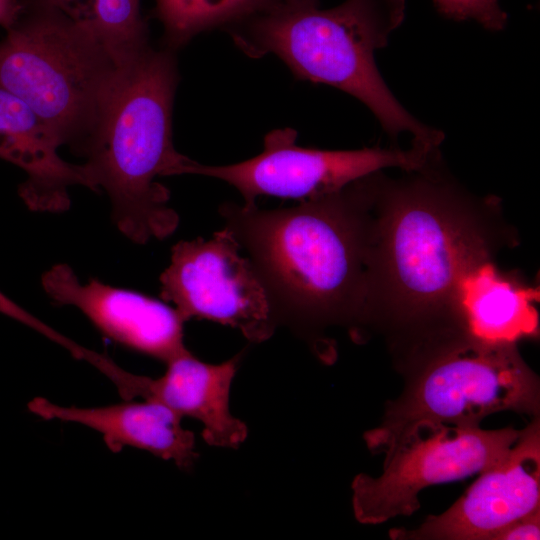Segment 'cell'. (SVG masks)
Wrapping results in <instances>:
<instances>
[{
    "mask_svg": "<svg viewBox=\"0 0 540 540\" xmlns=\"http://www.w3.org/2000/svg\"><path fill=\"white\" fill-rule=\"evenodd\" d=\"M437 156L400 179L374 174L364 321L448 317L461 326L465 279L514 238L497 200L464 190Z\"/></svg>",
    "mask_w": 540,
    "mask_h": 540,
    "instance_id": "obj_1",
    "label": "cell"
},
{
    "mask_svg": "<svg viewBox=\"0 0 540 540\" xmlns=\"http://www.w3.org/2000/svg\"><path fill=\"white\" fill-rule=\"evenodd\" d=\"M372 193L373 174L294 207H219L249 254L277 325L313 345L329 325L364 322Z\"/></svg>",
    "mask_w": 540,
    "mask_h": 540,
    "instance_id": "obj_2",
    "label": "cell"
},
{
    "mask_svg": "<svg viewBox=\"0 0 540 540\" xmlns=\"http://www.w3.org/2000/svg\"><path fill=\"white\" fill-rule=\"evenodd\" d=\"M178 75L169 50L150 45L122 68L92 135L78 154L87 188L104 190L119 231L137 244L165 239L178 227L170 192L156 179L187 174L192 159L172 140Z\"/></svg>",
    "mask_w": 540,
    "mask_h": 540,
    "instance_id": "obj_3",
    "label": "cell"
},
{
    "mask_svg": "<svg viewBox=\"0 0 540 540\" xmlns=\"http://www.w3.org/2000/svg\"><path fill=\"white\" fill-rule=\"evenodd\" d=\"M405 0H345L330 9L278 0L229 26L248 56L275 54L296 77L336 87L364 103L390 136L438 147L443 133L413 117L394 97L375 63L405 17Z\"/></svg>",
    "mask_w": 540,
    "mask_h": 540,
    "instance_id": "obj_4",
    "label": "cell"
},
{
    "mask_svg": "<svg viewBox=\"0 0 540 540\" xmlns=\"http://www.w3.org/2000/svg\"><path fill=\"white\" fill-rule=\"evenodd\" d=\"M0 41V86L77 154L97 127L122 68L86 26L44 0H19Z\"/></svg>",
    "mask_w": 540,
    "mask_h": 540,
    "instance_id": "obj_5",
    "label": "cell"
},
{
    "mask_svg": "<svg viewBox=\"0 0 540 540\" xmlns=\"http://www.w3.org/2000/svg\"><path fill=\"white\" fill-rule=\"evenodd\" d=\"M538 376L516 343H486L468 336L441 347L386 403L382 423L364 433L367 448L387 454L422 427L479 426L487 416L513 411L537 417Z\"/></svg>",
    "mask_w": 540,
    "mask_h": 540,
    "instance_id": "obj_6",
    "label": "cell"
},
{
    "mask_svg": "<svg viewBox=\"0 0 540 540\" xmlns=\"http://www.w3.org/2000/svg\"><path fill=\"white\" fill-rule=\"evenodd\" d=\"M521 430L479 426L422 427L385 454L383 471L357 474L351 484L352 508L361 524L376 525L420 508L419 493L431 485L480 474L496 465Z\"/></svg>",
    "mask_w": 540,
    "mask_h": 540,
    "instance_id": "obj_7",
    "label": "cell"
},
{
    "mask_svg": "<svg viewBox=\"0 0 540 540\" xmlns=\"http://www.w3.org/2000/svg\"><path fill=\"white\" fill-rule=\"evenodd\" d=\"M292 128L276 129L264 138L263 151L240 163L211 166L193 160L187 174L221 179L235 187L244 205L268 195L300 202L337 192L373 173L397 167L404 171L425 165L438 148L413 141L409 149L364 148L320 150L296 144Z\"/></svg>",
    "mask_w": 540,
    "mask_h": 540,
    "instance_id": "obj_8",
    "label": "cell"
},
{
    "mask_svg": "<svg viewBox=\"0 0 540 540\" xmlns=\"http://www.w3.org/2000/svg\"><path fill=\"white\" fill-rule=\"evenodd\" d=\"M240 244L224 227L210 239L181 240L161 273L160 297L182 319H206L240 330L246 339H269L277 322L266 290Z\"/></svg>",
    "mask_w": 540,
    "mask_h": 540,
    "instance_id": "obj_9",
    "label": "cell"
},
{
    "mask_svg": "<svg viewBox=\"0 0 540 540\" xmlns=\"http://www.w3.org/2000/svg\"><path fill=\"white\" fill-rule=\"evenodd\" d=\"M540 510L539 417L508 453L450 508L429 515L416 529L394 528L391 539L490 540L510 523Z\"/></svg>",
    "mask_w": 540,
    "mask_h": 540,
    "instance_id": "obj_10",
    "label": "cell"
},
{
    "mask_svg": "<svg viewBox=\"0 0 540 540\" xmlns=\"http://www.w3.org/2000/svg\"><path fill=\"white\" fill-rule=\"evenodd\" d=\"M41 284L52 301L76 307L103 335L132 351L167 363L188 350L185 321L164 302L97 279L83 284L67 264L44 272Z\"/></svg>",
    "mask_w": 540,
    "mask_h": 540,
    "instance_id": "obj_11",
    "label": "cell"
},
{
    "mask_svg": "<svg viewBox=\"0 0 540 540\" xmlns=\"http://www.w3.org/2000/svg\"><path fill=\"white\" fill-rule=\"evenodd\" d=\"M27 406L42 419L77 423L99 432L115 453L124 447L137 448L171 460L184 470L190 469L198 457L194 434L182 426V417L155 400L77 407L36 397Z\"/></svg>",
    "mask_w": 540,
    "mask_h": 540,
    "instance_id": "obj_12",
    "label": "cell"
},
{
    "mask_svg": "<svg viewBox=\"0 0 540 540\" xmlns=\"http://www.w3.org/2000/svg\"><path fill=\"white\" fill-rule=\"evenodd\" d=\"M60 146L41 118L0 86V159L26 173L18 192L32 211H66L70 207L69 188L87 187L83 165L63 160L58 154Z\"/></svg>",
    "mask_w": 540,
    "mask_h": 540,
    "instance_id": "obj_13",
    "label": "cell"
},
{
    "mask_svg": "<svg viewBox=\"0 0 540 540\" xmlns=\"http://www.w3.org/2000/svg\"><path fill=\"white\" fill-rule=\"evenodd\" d=\"M241 357L239 353L223 363L209 364L187 350L165 363L161 377L146 376L142 399L158 401L182 418L199 420L207 444L237 448L248 435L246 424L229 408L231 384Z\"/></svg>",
    "mask_w": 540,
    "mask_h": 540,
    "instance_id": "obj_14",
    "label": "cell"
},
{
    "mask_svg": "<svg viewBox=\"0 0 540 540\" xmlns=\"http://www.w3.org/2000/svg\"><path fill=\"white\" fill-rule=\"evenodd\" d=\"M536 292L502 273L492 259L477 266L465 279L460 293V319L464 334L486 343H516L536 336Z\"/></svg>",
    "mask_w": 540,
    "mask_h": 540,
    "instance_id": "obj_15",
    "label": "cell"
},
{
    "mask_svg": "<svg viewBox=\"0 0 540 540\" xmlns=\"http://www.w3.org/2000/svg\"><path fill=\"white\" fill-rule=\"evenodd\" d=\"M86 26L126 66L149 46L140 0H44Z\"/></svg>",
    "mask_w": 540,
    "mask_h": 540,
    "instance_id": "obj_16",
    "label": "cell"
},
{
    "mask_svg": "<svg viewBox=\"0 0 540 540\" xmlns=\"http://www.w3.org/2000/svg\"><path fill=\"white\" fill-rule=\"evenodd\" d=\"M278 0H156L170 48L187 43L196 34L220 25L230 26L271 6Z\"/></svg>",
    "mask_w": 540,
    "mask_h": 540,
    "instance_id": "obj_17",
    "label": "cell"
},
{
    "mask_svg": "<svg viewBox=\"0 0 540 540\" xmlns=\"http://www.w3.org/2000/svg\"><path fill=\"white\" fill-rule=\"evenodd\" d=\"M437 11L455 21H473L485 29L498 31L505 28L507 14L500 0H433Z\"/></svg>",
    "mask_w": 540,
    "mask_h": 540,
    "instance_id": "obj_18",
    "label": "cell"
},
{
    "mask_svg": "<svg viewBox=\"0 0 540 540\" xmlns=\"http://www.w3.org/2000/svg\"><path fill=\"white\" fill-rule=\"evenodd\" d=\"M0 313L37 331L68 351H71L75 347V342L73 340L67 338L49 325L45 324L43 321L15 303L1 291Z\"/></svg>",
    "mask_w": 540,
    "mask_h": 540,
    "instance_id": "obj_19",
    "label": "cell"
},
{
    "mask_svg": "<svg viewBox=\"0 0 540 540\" xmlns=\"http://www.w3.org/2000/svg\"><path fill=\"white\" fill-rule=\"evenodd\" d=\"M540 538V510L522 517L496 532L490 540Z\"/></svg>",
    "mask_w": 540,
    "mask_h": 540,
    "instance_id": "obj_20",
    "label": "cell"
},
{
    "mask_svg": "<svg viewBox=\"0 0 540 540\" xmlns=\"http://www.w3.org/2000/svg\"><path fill=\"white\" fill-rule=\"evenodd\" d=\"M20 8L19 0H0V26L7 29L15 21Z\"/></svg>",
    "mask_w": 540,
    "mask_h": 540,
    "instance_id": "obj_21",
    "label": "cell"
},
{
    "mask_svg": "<svg viewBox=\"0 0 540 540\" xmlns=\"http://www.w3.org/2000/svg\"><path fill=\"white\" fill-rule=\"evenodd\" d=\"M282 1H289V2H297V3H304V4H316L318 0H282Z\"/></svg>",
    "mask_w": 540,
    "mask_h": 540,
    "instance_id": "obj_22",
    "label": "cell"
}]
</instances>
